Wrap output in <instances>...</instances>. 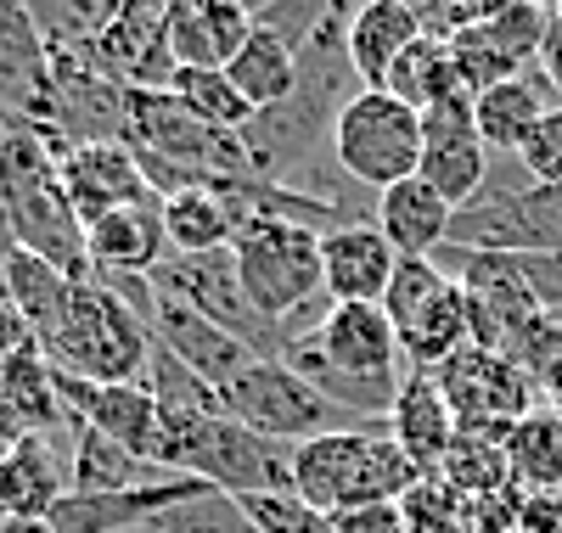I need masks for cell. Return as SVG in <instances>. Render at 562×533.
I'll return each instance as SVG.
<instances>
[{
  "label": "cell",
  "instance_id": "6da1fadb",
  "mask_svg": "<svg viewBox=\"0 0 562 533\" xmlns=\"http://www.w3.org/2000/svg\"><path fill=\"white\" fill-rule=\"evenodd\" d=\"M0 230H7L12 248L57 264L74 281H90L85 225L68 203L63 147L52 140V129L18 124L0 140Z\"/></svg>",
  "mask_w": 562,
  "mask_h": 533
},
{
  "label": "cell",
  "instance_id": "7a4b0ae2",
  "mask_svg": "<svg viewBox=\"0 0 562 533\" xmlns=\"http://www.w3.org/2000/svg\"><path fill=\"white\" fill-rule=\"evenodd\" d=\"M416 461L389 439V427L326 432L293 450V495L321 517H344L360 506H394L416 483Z\"/></svg>",
  "mask_w": 562,
  "mask_h": 533
},
{
  "label": "cell",
  "instance_id": "3957f363",
  "mask_svg": "<svg viewBox=\"0 0 562 533\" xmlns=\"http://www.w3.org/2000/svg\"><path fill=\"white\" fill-rule=\"evenodd\" d=\"M40 354L74 382H147L158 337L113 286L79 281L68 298V315L40 343Z\"/></svg>",
  "mask_w": 562,
  "mask_h": 533
},
{
  "label": "cell",
  "instance_id": "277c9868",
  "mask_svg": "<svg viewBox=\"0 0 562 533\" xmlns=\"http://www.w3.org/2000/svg\"><path fill=\"white\" fill-rule=\"evenodd\" d=\"M231 259H237L248 304L281 331H288V320L299 309H310L326 293V281H321V230H310V225L248 219L237 230V241H231Z\"/></svg>",
  "mask_w": 562,
  "mask_h": 533
},
{
  "label": "cell",
  "instance_id": "5b68a950",
  "mask_svg": "<svg viewBox=\"0 0 562 533\" xmlns=\"http://www.w3.org/2000/svg\"><path fill=\"white\" fill-rule=\"evenodd\" d=\"M220 410L231 421H243L259 439H276V444H310V439H326V432H355V427H371V421H355L349 410L326 405L315 387L288 365V360H254L237 382L220 387Z\"/></svg>",
  "mask_w": 562,
  "mask_h": 533
},
{
  "label": "cell",
  "instance_id": "8992f818",
  "mask_svg": "<svg viewBox=\"0 0 562 533\" xmlns=\"http://www.w3.org/2000/svg\"><path fill=\"white\" fill-rule=\"evenodd\" d=\"M326 147H333V158L349 180H360L366 191L383 197L389 185H400L422 169V113L394 102L389 90H355L338 107Z\"/></svg>",
  "mask_w": 562,
  "mask_h": 533
},
{
  "label": "cell",
  "instance_id": "52a82bcc",
  "mask_svg": "<svg viewBox=\"0 0 562 533\" xmlns=\"http://www.w3.org/2000/svg\"><path fill=\"white\" fill-rule=\"evenodd\" d=\"M153 286H158L164 298H175V304H186V309H198L203 320H214L220 331L243 337V343H248L254 354H265V360H276L281 349L293 343V331L270 326V320L248 304L231 248L203 253V259H180V253H169V259L153 270Z\"/></svg>",
  "mask_w": 562,
  "mask_h": 533
},
{
  "label": "cell",
  "instance_id": "ba28073f",
  "mask_svg": "<svg viewBox=\"0 0 562 533\" xmlns=\"http://www.w3.org/2000/svg\"><path fill=\"white\" fill-rule=\"evenodd\" d=\"M445 387V405L461 432H484V439H506L524 416L540 410V387L529 371H518L506 354L467 343L450 365L434 371Z\"/></svg>",
  "mask_w": 562,
  "mask_h": 533
},
{
  "label": "cell",
  "instance_id": "9c48e42d",
  "mask_svg": "<svg viewBox=\"0 0 562 533\" xmlns=\"http://www.w3.org/2000/svg\"><path fill=\"white\" fill-rule=\"evenodd\" d=\"M164 18H169V0H119L113 23L90 39V52H79L85 68L119 90H169L180 63L169 52Z\"/></svg>",
  "mask_w": 562,
  "mask_h": 533
},
{
  "label": "cell",
  "instance_id": "30bf717a",
  "mask_svg": "<svg viewBox=\"0 0 562 533\" xmlns=\"http://www.w3.org/2000/svg\"><path fill=\"white\" fill-rule=\"evenodd\" d=\"M422 180L461 214L467 203L484 197L490 185V147L479 140V118H473V95H456L422 113Z\"/></svg>",
  "mask_w": 562,
  "mask_h": 533
},
{
  "label": "cell",
  "instance_id": "8fae6325",
  "mask_svg": "<svg viewBox=\"0 0 562 533\" xmlns=\"http://www.w3.org/2000/svg\"><path fill=\"white\" fill-rule=\"evenodd\" d=\"M0 113L34 129H52L57 118L52 52H45L29 7H12V0H0Z\"/></svg>",
  "mask_w": 562,
  "mask_h": 533
},
{
  "label": "cell",
  "instance_id": "7c38bea8",
  "mask_svg": "<svg viewBox=\"0 0 562 533\" xmlns=\"http://www.w3.org/2000/svg\"><path fill=\"white\" fill-rule=\"evenodd\" d=\"M63 405L79 427L102 432V439H113L124 455L153 466V455H158V394L147 382H74V376H63Z\"/></svg>",
  "mask_w": 562,
  "mask_h": 533
},
{
  "label": "cell",
  "instance_id": "4fadbf2b",
  "mask_svg": "<svg viewBox=\"0 0 562 533\" xmlns=\"http://www.w3.org/2000/svg\"><path fill=\"white\" fill-rule=\"evenodd\" d=\"M63 185L79 225L90 230L113 208H130L140 197H158L147 185V169L130 152V140H85V147H63Z\"/></svg>",
  "mask_w": 562,
  "mask_h": 533
},
{
  "label": "cell",
  "instance_id": "5bb4252c",
  "mask_svg": "<svg viewBox=\"0 0 562 533\" xmlns=\"http://www.w3.org/2000/svg\"><path fill=\"white\" fill-rule=\"evenodd\" d=\"M153 293H158V286H153ZM147 326H153V337H158V349L175 354L192 376H203L214 394H220L225 382H237L254 360H265V354H254V349L243 343V337L220 331L214 320H203L198 309H186V304H175V298H164V293H158Z\"/></svg>",
  "mask_w": 562,
  "mask_h": 533
},
{
  "label": "cell",
  "instance_id": "9a60e30c",
  "mask_svg": "<svg viewBox=\"0 0 562 533\" xmlns=\"http://www.w3.org/2000/svg\"><path fill=\"white\" fill-rule=\"evenodd\" d=\"M394 270H400V253L371 219L321 230V281L333 304H383L394 286Z\"/></svg>",
  "mask_w": 562,
  "mask_h": 533
},
{
  "label": "cell",
  "instance_id": "2e32d148",
  "mask_svg": "<svg viewBox=\"0 0 562 533\" xmlns=\"http://www.w3.org/2000/svg\"><path fill=\"white\" fill-rule=\"evenodd\" d=\"M315 343H321L326 360H333L338 371H349V376L405 382L400 376L405 354H400V337H394L383 304H333L321 315V326H315Z\"/></svg>",
  "mask_w": 562,
  "mask_h": 533
},
{
  "label": "cell",
  "instance_id": "e0dca14e",
  "mask_svg": "<svg viewBox=\"0 0 562 533\" xmlns=\"http://www.w3.org/2000/svg\"><path fill=\"white\" fill-rule=\"evenodd\" d=\"M85 253H90V281L108 275H153L169 259V236H164V197H140L130 208H113L85 230Z\"/></svg>",
  "mask_w": 562,
  "mask_h": 533
},
{
  "label": "cell",
  "instance_id": "ac0fdd59",
  "mask_svg": "<svg viewBox=\"0 0 562 533\" xmlns=\"http://www.w3.org/2000/svg\"><path fill=\"white\" fill-rule=\"evenodd\" d=\"M164 29L180 68H231V57L254 39L259 18L243 0H169Z\"/></svg>",
  "mask_w": 562,
  "mask_h": 533
},
{
  "label": "cell",
  "instance_id": "d6986e66",
  "mask_svg": "<svg viewBox=\"0 0 562 533\" xmlns=\"http://www.w3.org/2000/svg\"><path fill=\"white\" fill-rule=\"evenodd\" d=\"M422 39L416 7L411 0H366V7L349 18L344 45H349V73L360 90H383L394 63Z\"/></svg>",
  "mask_w": 562,
  "mask_h": 533
},
{
  "label": "cell",
  "instance_id": "ffe728a7",
  "mask_svg": "<svg viewBox=\"0 0 562 533\" xmlns=\"http://www.w3.org/2000/svg\"><path fill=\"white\" fill-rule=\"evenodd\" d=\"M371 225L383 230V241H389L400 259H434L445 241H450L456 208H450L422 174H411V180L389 185L383 197H378V208H371Z\"/></svg>",
  "mask_w": 562,
  "mask_h": 533
},
{
  "label": "cell",
  "instance_id": "44dd1931",
  "mask_svg": "<svg viewBox=\"0 0 562 533\" xmlns=\"http://www.w3.org/2000/svg\"><path fill=\"white\" fill-rule=\"evenodd\" d=\"M456 432H461V427H456V416H450V405H445L439 376L411 371V376L400 382L394 410H389V439L416 461V472H439L445 455H450V444H456Z\"/></svg>",
  "mask_w": 562,
  "mask_h": 533
},
{
  "label": "cell",
  "instance_id": "7402d4cb",
  "mask_svg": "<svg viewBox=\"0 0 562 533\" xmlns=\"http://www.w3.org/2000/svg\"><path fill=\"white\" fill-rule=\"evenodd\" d=\"M74 495V466L52 439H23L0 461V517H52Z\"/></svg>",
  "mask_w": 562,
  "mask_h": 533
},
{
  "label": "cell",
  "instance_id": "603a6c76",
  "mask_svg": "<svg viewBox=\"0 0 562 533\" xmlns=\"http://www.w3.org/2000/svg\"><path fill=\"white\" fill-rule=\"evenodd\" d=\"M551 84L540 79V68H529L524 79H506L484 95H473V118H479V140L490 147V158H518L524 140L540 129V118L551 113Z\"/></svg>",
  "mask_w": 562,
  "mask_h": 533
},
{
  "label": "cell",
  "instance_id": "cb8c5ba5",
  "mask_svg": "<svg viewBox=\"0 0 562 533\" xmlns=\"http://www.w3.org/2000/svg\"><path fill=\"white\" fill-rule=\"evenodd\" d=\"M394 337H400V354H405L411 371H428V376H434L439 365H450L467 343H473V320H467V293H461V281L450 275L445 293H434L411 320H400Z\"/></svg>",
  "mask_w": 562,
  "mask_h": 533
},
{
  "label": "cell",
  "instance_id": "d4e9b609",
  "mask_svg": "<svg viewBox=\"0 0 562 533\" xmlns=\"http://www.w3.org/2000/svg\"><path fill=\"white\" fill-rule=\"evenodd\" d=\"M231 84H237L254 113H276V107H288L293 95L304 90V68H299V52H293V39L288 34H276V29H254V39L243 45L237 57H231Z\"/></svg>",
  "mask_w": 562,
  "mask_h": 533
},
{
  "label": "cell",
  "instance_id": "484cf974",
  "mask_svg": "<svg viewBox=\"0 0 562 533\" xmlns=\"http://www.w3.org/2000/svg\"><path fill=\"white\" fill-rule=\"evenodd\" d=\"M74 275H63L57 264H45L23 248L7 253V264H0V298H7L29 326H34V343H45V337L57 331V320L68 315V298H74Z\"/></svg>",
  "mask_w": 562,
  "mask_h": 533
},
{
  "label": "cell",
  "instance_id": "4316f807",
  "mask_svg": "<svg viewBox=\"0 0 562 533\" xmlns=\"http://www.w3.org/2000/svg\"><path fill=\"white\" fill-rule=\"evenodd\" d=\"M237 214L220 197L214 185H186V191H169L164 197V236H169V253L180 259H203V253H220L237 241Z\"/></svg>",
  "mask_w": 562,
  "mask_h": 533
},
{
  "label": "cell",
  "instance_id": "83f0119b",
  "mask_svg": "<svg viewBox=\"0 0 562 533\" xmlns=\"http://www.w3.org/2000/svg\"><path fill=\"white\" fill-rule=\"evenodd\" d=\"M68 466H74V495H124V489H147V483L169 477L147 461L124 455L113 439L90 432L74 421V444H68Z\"/></svg>",
  "mask_w": 562,
  "mask_h": 533
},
{
  "label": "cell",
  "instance_id": "f1b7e54d",
  "mask_svg": "<svg viewBox=\"0 0 562 533\" xmlns=\"http://www.w3.org/2000/svg\"><path fill=\"white\" fill-rule=\"evenodd\" d=\"M506 461H512V483L529 495H562V416L557 410H535L506 432Z\"/></svg>",
  "mask_w": 562,
  "mask_h": 533
},
{
  "label": "cell",
  "instance_id": "f546056e",
  "mask_svg": "<svg viewBox=\"0 0 562 533\" xmlns=\"http://www.w3.org/2000/svg\"><path fill=\"white\" fill-rule=\"evenodd\" d=\"M383 90L394 95V102L416 107V113H428V107H439V102H456V95H467L450 45H445V39H428V34H422L411 52L394 63V73H389Z\"/></svg>",
  "mask_w": 562,
  "mask_h": 533
},
{
  "label": "cell",
  "instance_id": "4dcf8cb0",
  "mask_svg": "<svg viewBox=\"0 0 562 533\" xmlns=\"http://www.w3.org/2000/svg\"><path fill=\"white\" fill-rule=\"evenodd\" d=\"M169 95L192 113L198 124H209V129H220V135H248L254 129V102L231 84V73L225 68H180L175 73V84H169Z\"/></svg>",
  "mask_w": 562,
  "mask_h": 533
},
{
  "label": "cell",
  "instance_id": "1f68e13d",
  "mask_svg": "<svg viewBox=\"0 0 562 533\" xmlns=\"http://www.w3.org/2000/svg\"><path fill=\"white\" fill-rule=\"evenodd\" d=\"M439 477L473 506L490 500L501 489H512V461H506V439H484V432H456V444L439 466Z\"/></svg>",
  "mask_w": 562,
  "mask_h": 533
},
{
  "label": "cell",
  "instance_id": "d6a6232c",
  "mask_svg": "<svg viewBox=\"0 0 562 533\" xmlns=\"http://www.w3.org/2000/svg\"><path fill=\"white\" fill-rule=\"evenodd\" d=\"M405 533H467V500L450 489L439 472H422L400 500Z\"/></svg>",
  "mask_w": 562,
  "mask_h": 533
},
{
  "label": "cell",
  "instance_id": "836d02e7",
  "mask_svg": "<svg viewBox=\"0 0 562 533\" xmlns=\"http://www.w3.org/2000/svg\"><path fill=\"white\" fill-rule=\"evenodd\" d=\"M147 533H259V528H254V517L243 511L237 495L209 489V495H198V500H186V506L164 511Z\"/></svg>",
  "mask_w": 562,
  "mask_h": 533
},
{
  "label": "cell",
  "instance_id": "e575fe53",
  "mask_svg": "<svg viewBox=\"0 0 562 533\" xmlns=\"http://www.w3.org/2000/svg\"><path fill=\"white\" fill-rule=\"evenodd\" d=\"M450 286V275L434 264V259H400V270H394V286H389V298H383V315H389V326H400V320H411L422 304H428L434 293H445Z\"/></svg>",
  "mask_w": 562,
  "mask_h": 533
},
{
  "label": "cell",
  "instance_id": "d590c367",
  "mask_svg": "<svg viewBox=\"0 0 562 533\" xmlns=\"http://www.w3.org/2000/svg\"><path fill=\"white\" fill-rule=\"evenodd\" d=\"M518 163L529 169L535 185H562V107H551V113L540 118V129L524 140Z\"/></svg>",
  "mask_w": 562,
  "mask_h": 533
},
{
  "label": "cell",
  "instance_id": "8d00e7d4",
  "mask_svg": "<svg viewBox=\"0 0 562 533\" xmlns=\"http://www.w3.org/2000/svg\"><path fill=\"white\" fill-rule=\"evenodd\" d=\"M338 533H405V517H400V500L394 506H360V511H344L333 517Z\"/></svg>",
  "mask_w": 562,
  "mask_h": 533
},
{
  "label": "cell",
  "instance_id": "74e56055",
  "mask_svg": "<svg viewBox=\"0 0 562 533\" xmlns=\"http://www.w3.org/2000/svg\"><path fill=\"white\" fill-rule=\"evenodd\" d=\"M23 354H40V343H34V326L0 298V365H12V360H23Z\"/></svg>",
  "mask_w": 562,
  "mask_h": 533
},
{
  "label": "cell",
  "instance_id": "f35d334b",
  "mask_svg": "<svg viewBox=\"0 0 562 533\" xmlns=\"http://www.w3.org/2000/svg\"><path fill=\"white\" fill-rule=\"evenodd\" d=\"M518 533H562V495H524Z\"/></svg>",
  "mask_w": 562,
  "mask_h": 533
},
{
  "label": "cell",
  "instance_id": "ab89813d",
  "mask_svg": "<svg viewBox=\"0 0 562 533\" xmlns=\"http://www.w3.org/2000/svg\"><path fill=\"white\" fill-rule=\"evenodd\" d=\"M540 79L551 84V95H557V107H562V18L551 12V29H546V45H540Z\"/></svg>",
  "mask_w": 562,
  "mask_h": 533
},
{
  "label": "cell",
  "instance_id": "60d3db41",
  "mask_svg": "<svg viewBox=\"0 0 562 533\" xmlns=\"http://www.w3.org/2000/svg\"><path fill=\"white\" fill-rule=\"evenodd\" d=\"M535 387H540V405L562 416V360H557L551 371H540V376H535Z\"/></svg>",
  "mask_w": 562,
  "mask_h": 533
},
{
  "label": "cell",
  "instance_id": "b9f144b4",
  "mask_svg": "<svg viewBox=\"0 0 562 533\" xmlns=\"http://www.w3.org/2000/svg\"><path fill=\"white\" fill-rule=\"evenodd\" d=\"M0 533H57L52 517H0Z\"/></svg>",
  "mask_w": 562,
  "mask_h": 533
},
{
  "label": "cell",
  "instance_id": "7bdbcfd3",
  "mask_svg": "<svg viewBox=\"0 0 562 533\" xmlns=\"http://www.w3.org/2000/svg\"><path fill=\"white\" fill-rule=\"evenodd\" d=\"M12 455V439H0V461H7Z\"/></svg>",
  "mask_w": 562,
  "mask_h": 533
},
{
  "label": "cell",
  "instance_id": "ee69618b",
  "mask_svg": "<svg viewBox=\"0 0 562 533\" xmlns=\"http://www.w3.org/2000/svg\"><path fill=\"white\" fill-rule=\"evenodd\" d=\"M551 12H557V18H562V0H557V7H551Z\"/></svg>",
  "mask_w": 562,
  "mask_h": 533
}]
</instances>
